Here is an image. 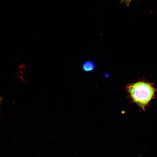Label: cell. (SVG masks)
I'll list each match as a JSON object with an SVG mask.
<instances>
[{"label":"cell","mask_w":157,"mask_h":157,"mask_svg":"<svg viewBox=\"0 0 157 157\" xmlns=\"http://www.w3.org/2000/svg\"><path fill=\"white\" fill-rule=\"evenodd\" d=\"M126 90L133 100L143 108L153 97L155 92L151 84L144 81L129 85Z\"/></svg>","instance_id":"obj_1"},{"label":"cell","mask_w":157,"mask_h":157,"mask_svg":"<svg viewBox=\"0 0 157 157\" xmlns=\"http://www.w3.org/2000/svg\"><path fill=\"white\" fill-rule=\"evenodd\" d=\"M82 68L83 70L85 72H89L92 71L95 68V65L94 63L90 60L85 62L83 64Z\"/></svg>","instance_id":"obj_2"},{"label":"cell","mask_w":157,"mask_h":157,"mask_svg":"<svg viewBox=\"0 0 157 157\" xmlns=\"http://www.w3.org/2000/svg\"><path fill=\"white\" fill-rule=\"evenodd\" d=\"M132 0H121V2H124L127 6H129V3Z\"/></svg>","instance_id":"obj_3"},{"label":"cell","mask_w":157,"mask_h":157,"mask_svg":"<svg viewBox=\"0 0 157 157\" xmlns=\"http://www.w3.org/2000/svg\"><path fill=\"white\" fill-rule=\"evenodd\" d=\"M2 97H0V104L2 101Z\"/></svg>","instance_id":"obj_4"}]
</instances>
